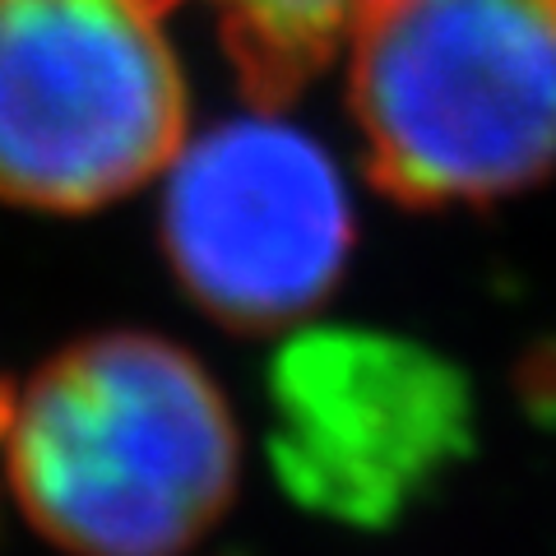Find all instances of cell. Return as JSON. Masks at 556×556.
I'll list each match as a JSON object with an SVG mask.
<instances>
[{
  "instance_id": "cell-1",
  "label": "cell",
  "mask_w": 556,
  "mask_h": 556,
  "mask_svg": "<svg viewBox=\"0 0 556 556\" xmlns=\"http://www.w3.org/2000/svg\"><path fill=\"white\" fill-rule=\"evenodd\" d=\"M10 486L70 556H181L232 506L228 399L159 334L70 343L14 399Z\"/></svg>"
},
{
  "instance_id": "cell-2",
  "label": "cell",
  "mask_w": 556,
  "mask_h": 556,
  "mask_svg": "<svg viewBox=\"0 0 556 556\" xmlns=\"http://www.w3.org/2000/svg\"><path fill=\"white\" fill-rule=\"evenodd\" d=\"M348 108L390 200L519 195L556 167V0H371L353 28Z\"/></svg>"
},
{
  "instance_id": "cell-3",
  "label": "cell",
  "mask_w": 556,
  "mask_h": 556,
  "mask_svg": "<svg viewBox=\"0 0 556 556\" xmlns=\"http://www.w3.org/2000/svg\"><path fill=\"white\" fill-rule=\"evenodd\" d=\"M135 0H0V200L84 214L172 167L186 84Z\"/></svg>"
},
{
  "instance_id": "cell-4",
  "label": "cell",
  "mask_w": 556,
  "mask_h": 556,
  "mask_svg": "<svg viewBox=\"0 0 556 556\" xmlns=\"http://www.w3.org/2000/svg\"><path fill=\"white\" fill-rule=\"evenodd\" d=\"M473 390L437 348L386 329H306L269 367V464L320 519L386 529L473 455Z\"/></svg>"
},
{
  "instance_id": "cell-5",
  "label": "cell",
  "mask_w": 556,
  "mask_h": 556,
  "mask_svg": "<svg viewBox=\"0 0 556 556\" xmlns=\"http://www.w3.org/2000/svg\"><path fill=\"white\" fill-rule=\"evenodd\" d=\"M163 251L186 298L232 334L298 325L353 251L339 167L274 116L228 121L172 159Z\"/></svg>"
},
{
  "instance_id": "cell-6",
  "label": "cell",
  "mask_w": 556,
  "mask_h": 556,
  "mask_svg": "<svg viewBox=\"0 0 556 556\" xmlns=\"http://www.w3.org/2000/svg\"><path fill=\"white\" fill-rule=\"evenodd\" d=\"M149 14H163L172 0H135ZM223 47L237 65V79L255 102L278 108L306 89L334 56L343 38H353L371 0H218Z\"/></svg>"
},
{
  "instance_id": "cell-7",
  "label": "cell",
  "mask_w": 556,
  "mask_h": 556,
  "mask_svg": "<svg viewBox=\"0 0 556 556\" xmlns=\"http://www.w3.org/2000/svg\"><path fill=\"white\" fill-rule=\"evenodd\" d=\"M10 422H14V394L0 386V445H5V437H10Z\"/></svg>"
}]
</instances>
